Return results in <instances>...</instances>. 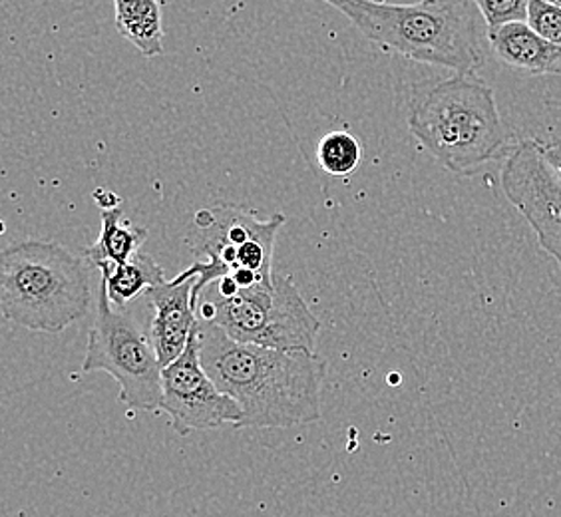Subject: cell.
Returning <instances> with one entry per match:
<instances>
[{
	"label": "cell",
	"instance_id": "7",
	"mask_svg": "<svg viewBox=\"0 0 561 517\" xmlns=\"http://www.w3.org/2000/svg\"><path fill=\"white\" fill-rule=\"evenodd\" d=\"M285 221L283 214L257 219L238 205H214L195 214L187 245L221 271V277L239 271L273 277L275 239Z\"/></svg>",
	"mask_w": 561,
	"mask_h": 517
},
{
	"label": "cell",
	"instance_id": "12",
	"mask_svg": "<svg viewBox=\"0 0 561 517\" xmlns=\"http://www.w3.org/2000/svg\"><path fill=\"white\" fill-rule=\"evenodd\" d=\"M146 239L148 231L144 227L131 226L130 221L124 219L122 205L102 209L100 235L84 251V258L96 269L102 265H124L140 253Z\"/></svg>",
	"mask_w": 561,
	"mask_h": 517
},
{
	"label": "cell",
	"instance_id": "15",
	"mask_svg": "<svg viewBox=\"0 0 561 517\" xmlns=\"http://www.w3.org/2000/svg\"><path fill=\"white\" fill-rule=\"evenodd\" d=\"M363 158V148L348 131H329L317 143V162L321 170L336 177H345L356 172Z\"/></svg>",
	"mask_w": 561,
	"mask_h": 517
},
{
	"label": "cell",
	"instance_id": "17",
	"mask_svg": "<svg viewBox=\"0 0 561 517\" xmlns=\"http://www.w3.org/2000/svg\"><path fill=\"white\" fill-rule=\"evenodd\" d=\"M528 24L546 41L561 48V9L543 0H529Z\"/></svg>",
	"mask_w": 561,
	"mask_h": 517
},
{
	"label": "cell",
	"instance_id": "5",
	"mask_svg": "<svg viewBox=\"0 0 561 517\" xmlns=\"http://www.w3.org/2000/svg\"><path fill=\"white\" fill-rule=\"evenodd\" d=\"M197 319L216 323L239 343L314 355L321 323L289 277L273 279L231 297L199 302Z\"/></svg>",
	"mask_w": 561,
	"mask_h": 517
},
{
	"label": "cell",
	"instance_id": "9",
	"mask_svg": "<svg viewBox=\"0 0 561 517\" xmlns=\"http://www.w3.org/2000/svg\"><path fill=\"white\" fill-rule=\"evenodd\" d=\"M502 189L561 267V182L541 160L534 138L519 141L502 168Z\"/></svg>",
	"mask_w": 561,
	"mask_h": 517
},
{
	"label": "cell",
	"instance_id": "11",
	"mask_svg": "<svg viewBox=\"0 0 561 517\" xmlns=\"http://www.w3.org/2000/svg\"><path fill=\"white\" fill-rule=\"evenodd\" d=\"M486 34L490 48L504 65L534 76H561V48L536 33L528 22H510L488 28Z\"/></svg>",
	"mask_w": 561,
	"mask_h": 517
},
{
	"label": "cell",
	"instance_id": "13",
	"mask_svg": "<svg viewBox=\"0 0 561 517\" xmlns=\"http://www.w3.org/2000/svg\"><path fill=\"white\" fill-rule=\"evenodd\" d=\"M118 33L146 58L163 55V21L160 0H114Z\"/></svg>",
	"mask_w": 561,
	"mask_h": 517
},
{
	"label": "cell",
	"instance_id": "2",
	"mask_svg": "<svg viewBox=\"0 0 561 517\" xmlns=\"http://www.w3.org/2000/svg\"><path fill=\"white\" fill-rule=\"evenodd\" d=\"M323 2L345 14L368 43L414 62L448 68L456 74H476L486 65L484 19L472 0H421L412 4L385 0Z\"/></svg>",
	"mask_w": 561,
	"mask_h": 517
},
{
	"label": "cell",
	"instance_id": "16",
	"mask_svg": "<svg viewBox=\"0 0 561 517\" xmlns=\"http://www.w3.org/2000/svg\"><path fill=\"white\" fill-rule=\"evenodd\" d=\"M486 22V28L510 22H528L529 0H472Z\"/></svg>",
	"mask_w": 561,
	"mask_h": 517
},
{
	"label": "cell",
	"instance_id": "6",
	"mask_svg": "<svg viewBox=\"0 0 561 517\" xmlns=\"http://www.w3.org/2000/svg\"><path fill=\"white\" fill-rule=\"evenodd\" d=\"M108 372L119 384V400L128 409L160 412L163 367L150 333H144L130 314L119 313L110 301L104 280L96 295V319L88 333L87 356L80 368Z\"/></svg>",
	"mask_w": 561,
	"mask_h": 517
},
{
	"label": "cell",
	"instance_id": "19",
	"mask_svg": "<svg viewBox=\"0 0 561 517\" xmlns=\"http://www.w3.org/2000/svg\"><path fill=\"white\" fill-rule=\"evenodd\" d=\"M543 2H548V4H553V7H560L561 9V0H543Z\"/></svg>",
	"mask_w": 561,
	"mask_h": 517
},
{
	"label": "cell",
	"instance_id": "1",
	"mask_svg": "<svg viewBox=\"0 0 561 517\" xmlns=\"http://www.w3.org/2000/svg\"><path fill=\"white\" fill-rule=\"evenodd\" d=\"M197 323L207 375L243 412L236 428H293L321 421L327 375L321 356L239 343L216 323Z\"/></svg>",
	"mask_w": 561,
	"mask_h": 517
},
{
	"label": "cell",
	"instance_id": "18",
	"mask_svg": "<svg viewBox=\"0 0 561 517\" xmlns=\"http://www.w3.org/2000/svg\"><path fill=\"white\" fill-rule=\"evenodd\" d=\"M536 150L541 156V160L550 165L551 172L556 173V177L561 182V140H536Z\"/></svg>",
	"mask_w": 561,
	"mask_h": 517
},
{
	"label": "cell",
	"instance_id": "8",
	"mask_svg": "<svg viewBox=\"0 0 561 517\" xmlns=\"http://www.w3.org/2000/svg\"><path fill=\"white\" fill-rule=\"evenodd\" d=\"M160 412L170 416L173 430L180 436L194 430H211L224 424L238 426L243 418L238 402L221 392L204 368L199 323H195L182 356L163 368Z\"/></svg>",
	"mask_w": 561,
	"mask_h": 517
},
{
	"label": "cell",
	"instance_id": "4",
	"mask_svg": "<svg viewBox=\"0 0 561 517\" xmlns=\"http://www.w3.org/2000/svg\"><path fill=\"white\" fill-rule=\"evenodd\" d=\"M87 258L55 241H21L0 253V309L34 333L58 334L92 305Z\"/></svg>",
	"mask_w": 561,
	"mask_h": 517
},
{
	"label": "cell",
	"instance_id": "14",
	"mask_svg": "<svg viewBox=\"0 0 561 517\" xmlns=\"http://www.w3.org/2000/svg\"><path fill=\"white\" fill-rule=\"evenodd\" d=\"M98 271L106 285L110 301L118 309L168 280L156 258L141 251L124 265H102Z\"/></svg>",
	"mask_w": 561,
	"mask_h": 517
},
{
	"label": "cell",
	"instance_id": "10",
	"mask_svg": "<svg viewBox=\"0 0 561 517\" xmlns=\"http://www.w3.org/2000/svg\"><path fill=\"white\" fill-rule=\"evenodd\" d=\"M207 289L209 287L202 280L194 263L175 279L165 280L146 292L153 311L150 336L163 368L184 353L197 323L202 295Z\"/></svg>",
	"mask_w": 561,
	"mask_h": 517
},
{
	"label": "cell",
	"instance_id": "3",
	"mask_svg": "<svg viewBox=\"0 0 561 517\" xmlns=\"http://www.w3.org/2000/svg\"><path fill=\"white\" fill-rule=\"evenodd\" d=\"M409 129L444 170L476 175L518 146L497 110L494 90L476 74H454L416 90Z\"/></svg>",
	"mask_w": 561,
	"mask_h": 517
}]
</instances>
